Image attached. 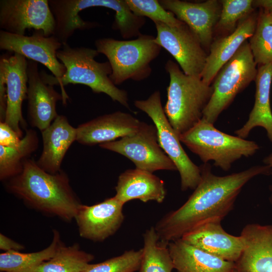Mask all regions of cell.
<instances>
[{
	"mask_svg": "<svg viewBox=\"0 0 272 272\" xmlns=\"http://www.w3.org/2000/svg\"><path fill=\"white\" fill-rule=\"evenodd\" d=\"M201 179L186 201L165 215L154 226L161 242L180 239L202 223L222 220L233 209L244 186L254 177L270 173L271 168L256 166L226 176L213 174L210 165L200 167Z\"/></svg>",
	"mask_w": 272,
	"mask_h": 272,
	"instance_id": "obj_1",
	"label": "cell"
},
{
	"mask_svg": "<svg viewBox=\"0 0 272 272\" xmlns=\"http://www.w3.org/2000/svg\"><path fill=\"white\" fill-rule=\"evenodd\" d=\"M7 189L28 207L66 221L75 219L82 205L62 170L50 174L27 159L22 172L10 179Z\"/></svg>",
	"mask_w": 272,
	"mask_h": 272,
	"instance_id": "obj_2",
	"label": "cell"
},
{
	"mask_svg": "<svg viewBox=\"0 0 272 272\" xmlns=\"http://www.w3.org/2000/svg\"><path fill=\"white\" fill-rule=\"evenodd\" d=\"M165 68L170 82L163 108L168 121L179 137L202 119L213 90L201 77L186 75L171 60L167 61Z\"/></svg>",
	"mask_w": 272,
	"mask_h": 272,
	"instance_id": "obj_3",
	"label": "cell"
},
{
	"mask_svg": "<svg viewBox=\"0 0 272 272\" xmlns=\"http://www.w3.org/2000/svg\"><path fill=\"white\" fill-rule=\"evenodd\" d=\"M99 54L93 48L72 47L67 43L62 44L57 52V57L65 66L66 71L62 78L53 85L60 87L64 104L69 97L63 86L81 84L89 87L95 93L106 94L113 101L129 109L127 92L117 87L110 79L112 69L109 61L101 62L95 60Z\"/></svg>",
	"mask_w": 272,
	"mask_h": 272,
	"instance_id": "obj_4",
	"label": "cell"
},
{
	"mask_svg": "<svg viewBox=\"0 0 272 272\" xmlns=\"http://www.w3.org/2000/svg\"><path fill=\"white\" fill-rule=\"evenodd\" d=\"M95 45L99 54L108 59L112 69L109 77L116 86L128 80L141 81L148 78L152 72L150 63L162 49L155 37L143 34L131 40L98 38Z\"/></svg>",
	"mask_w": 272,
	"mask_h": 272,
	"instance_id": "obj_5",
	"label": "cell"
},
{
	"mask_svg": "<svg viewBox=\"0 0 272 272\" xmlns=\"http://www.w3.org/2000/svg\"><path fill=\"white\" fill-rule=\"evenodd\" d=\"M179 137L205 164L213 161L215 166L224 171L242 157L252 156L259 149L255 142L224 133L202 118Z\"/></svg>",
	"mask_w": 272,
	"mask_h": 272,
	"instance_id": "obj_6",
	"label": "cell"
},
{
	"mask_svg": "<svg viewBox=\"0 0 272 272\" xmlns=\"http://www.w3.org/2000/svg\"><path fill=\"white\" fill-rule=\"evenodd\" d=\"M256 66L246 41L215 77L212 85L213 94L203 111L202 118L214 124L235 96L255 81Z\"/></svg>",
	"mask_w": 272,
	"mask_h": 272,
	"instance_id": "obj_7",
	"label": "cell"
},
{
	"mask_svg": "<svg viewBox=\"0 0 272 272\" xmlns=\"http://www.w3.org/2000/svg\"><path fill=\"white\" fill-rule=\"evenodd\" d=\"M134 106L150 117L157 130L160 146L175 164L180 177L181 189H194L201 179L200 167L189 158L165 113L159 91H155L147 99L137 100Z\"/></svg>",
	"mask_w": 272,
	"mask_h": 272,
	"instance_id": "obj_8",
	"label": "cell"
},
{
	"mask_svg": "<svg viewBox=\"0 0 272 272\" xmlns=\"http://www.w3.org/2000/svg\"><path fill=\"white\" fill-rule=\"evenodd\" d=\"M99 146L125 157L137 169L151 173L158 170H177L159 144L154 124L141 121L138 130L133 134Z\"/></svg>",
	"mask_w": 272,
	"mask_h": 272,
	"instance_id": "obj_9",
	"label": "cell"
},
{
	"mask_svg": "<svg viewBox=\"0 0 272 272\" xmlns=\"http://www.w3.org/2000/svg\"><path fill=\"white\" fill-rule=\"evenodd\" d=\"M62 46V44L54 36H46L40 31H35L31 36L0 31V49L20 54L44 65L53 75L43 70L40 72L41 75L51 85L59 81L66 71L65 66L57 57V52Z\"/></svg>",
	"mask_w": 272,
	"mask_h": 272,
	"instance_id": "obj_10",
	"label": "cell"
},
{
	"mask_svg": "<svg viewBox=\"0 0 272 272\" xmlns=\"http://www.w3.org/2000/svg\"><path fill=\"white\" fill-rule=\"evenodd\" d=\"M154 24L156 43L174 58L186 75L201 77L208 54L195 33L184 23L179 26Z\"/></svg>",
	"mask_w": 272,
	"mask_h": 272,
	"instance_id": "obj_11",
	"label": "cell"
},
{
	"mask_svg": "<svg viewBox=\"0 0 272 272\" xmlns=\"http://www.w3.org/2000/svg\"><path fill=\"white\" fill-rule=\"evenodd\" d=\"M0 27L20 35L33 29L50 36L54 34L55 21L48 0H1Z\"/></svg>",
	"mask_w": 272,
	"mask_h": 272,
	"instance_id": "obj_12",
	"label": "cell"
},
{
	"mask_svg": "<svg viewBox=\"0 0 272 272\" xmlns=\"http://www.w3.org/2000/svg\"><path fill=\"white\" fill-rule=\"evenodd\" d=\"M28 59L24 56L12 53L0 57V80L7 87V110L4 122L10 125L22 138L21 129L26 123L22 114V104L27 99L28 85Z\"/></svg>",
	"mask_w": 272,
	"mask_h": 272,
	"instance_id": "obj_13",
	"label": "cell"
},
{
	"mask_svg": "<svg viewBox=\"0 0 272 272\" xmlns=\"http://www.w3.org/2000/svg\"><path fill=\"white\" fill-rule=\"evenodd\" d=\"M124 205L115 196L91 206L82 204L74 219L80 237L102 242L114 235L124 221Z\"/></svg>",
	"mask_w": 272,
	"mask_h": 272,
	"instance_id": "obj_14",
	"label": "cell"
},
{
	"mask_svg": "<svg viewBox=\"0 0 272 272\" xmlns=\"http://www.w3.org/2000/svg\"><path fill=\"white\" fill-rule=\"evenodd\" d=\"M166 10L186 24L198 37L205 49L210 48L221 12L220 1L192 3L180 0H160Z\"/></svg>",
	"mask_w": 272,
	"mask_h": 272,
	"instance_id": "obj_15",
	"label": "cell"
},
{
	"mask_svg": "<svg viewBox=\"0 0 272 272\" xmlns=\"http://www.w3.org/2000/svg\"><path fill=\"white\" fill-rule=\"evenodd\" d=\"M27 73L29 121L32 126L42 131L58 115L56 109V103L58 101L63 102V97L54 89V86L47 84L43 80L37 62L28 59Z\"/></svg>",
	"mask_w": 272,
	"mask_h": 272,
	"instance_id": "obj_16",
	"label": "cell"
},
{
	"mask_svg": "<svg viewBox=\"0 0 272 272\" xmlns=\"http://www.w3.org/2000/svg\"><path fill=\"white\" fill-rule=\"evenodd\" d=\"M181 239L209 254L235 263L243 248L242 237L226 232L220 220L200 224L184 234Z\"/></svg>",
	"mask_w": 272,
	"mask_h": 272,
	"instance_id": "obj_17",
	"label": "cell"
},
{
	"mask_svg": "<svg viewBox=\"0 0 272 272\" xmlns=\"http://www.w3.org/2000/svg\"><path fill=\"white\" fill-rule=\"evenodd\" d=\"M141 122L132 115L121 111L103 115L79 125L76 141L86 146L113 142L137 132Z\"/></svg>",
	"mask_w": 272,
	"mask_h": 272,
	"instance_id": "obj_18",
	"label": "cell"
},
{
	"mask_svg": "<svg viewBox=\"0 0 272 272\" xmlns=\"http://www.w3.org/2000/svg\"><path fill=\"white\" fill-rule=\"evenodd\" d=\"M240 236L243 248L235 268L239 272H272V225L247 224Z\"/></svg>",
	"mask_w": 272,
	"mask_h": 272,
	"instance_id": "obj_19",
	"label": "cell"
},
{
	"mask_svg": "<svg viewBox=\"0 0 272 272\" xmlns=\"http://www.w3.org/2000/svg\"><path fill=\"white\" fill-rule=\"evenodd\" d=\"M257 17L258 14L252 13L242 20L232 33L212 41L201 74V79L205 83L211 85L223 65L252 36L256 28Z\"/></svg>",
	"mask_w": 272,
	"mask_h": 272,
	"instance_id": "obj_20",
	"label": "cell"
},
{
	"mask_svg": "<svg viewBox=\"0 0 272 272\" xmlns=\"http://www.w3.org/2000/svg\"><path fill=\"white\" fill-rule=\"evenodd\" d=\"M43 149L37 165L50 174L60 171L61 165L68 149L77 139V128L66 116L58 115L50 125L41 131Z\"/></svg>",
	"mask_w": 272,
	"mask_h": 272,
	"instance_id": "obj_21",
	"label": "cell"
},
{
	"mask_svg": "<svg viewBox=\"0 0 272 272\" xmlns=\"http://www.w3.org/2000/svg\"><path fill=\"white\" fill-rule=\"evenodd\" d=\"M114 195L123 204L139 199L144 202L164 201L166 195L164 181L153 173L135 168L121 173L115 187Z\"/></svg>",
	"mask_w": 272,
	"mask_h": 272,
	"instance_id": "obj_22",
	"label": "cell"
},
{
	"mask_svg": "<svg viewBox=\"0 0 272 272\" xmlns=\"http://www.w3.org/2000/svg\"><path fill=\"white\" fill-rule=\"evenodd\" d=\"M168 247L177 272H229L235 267L228 261L191 245L180 238Z\"/></svg>",
	"mask_w": 272,
	"mask_h": 272,
	"instance_id": "obj_23",
	"label": "cell"
},
{
	"mask_svg": "<svg viewBox=\"0 0 272 272\" xmlns=\"http://www.w3.org/2000/svg\"><path fill=\"white\" fill-rule=\"evenodd\" d=\"M255 103L244 125L235 131L237 136L245 139L256 126L263 127L272 143V112L270 92L272 81V64L259 65L255 78Z\"/></svg>",
	"mask_w": 272,
	"mask_h": 272,
	"instance_id": "obj_24",
	"label": "cell"
},
{
	"mask_svg": "<svg viewBox=\"0 0 272 272\" xmlns=\"http://www.w3.org/2000/svg\"><path fill=\"white\" fill-rule=\"evenodd\" d=\"M62 243L58 231L53 229L51 243L41 250L30 253L14 251L1 253L0 271L31 272L36 267L51 259Z\"/></svg>",
	"mask_w": 272,
	"mask_h": 272,
	"instance_id": "obj_25",
	"label": "cell"
},
{
	"mask_svg": "<svg viewBox=\"0 0 272 272\" xmlns=\"http://www.w3.org/2000/svg\"><path fill=\"white\" fill-rule=\"evenodd\" d=\"M39 145L36 132L32 129L27 130L19 144L15 147L0 146V179H10L20 174L23 163L34 152Z\"/></svg>",
	"mask_w": 272,
	"mask_h": 272,
	"instance_id": "obj_26",
	"label": "cell"
},
{
	"mask_svg": "<svg viewBox=\"0 0 272 272\" xmlns=\"http://www.w3.org/2000/svg\"><path fill=\"white\" fill-rule=\"evenodd\" d=\"M94 259V256L82 250L79 244L66 246L62 243L51 259L31 272H83Z\"/></svg>",
	"mask_w": 272,
	"mask_h": 272,
	"instance_id": "obj_27",
	"label": "cell"
},
{
	"mask_svg": "<svg viewBox=\"0 0 272 272\" xmlns=\"http://www.w3.org/2000/svg\"><path fill=\"white\" fill-rule=\"evenodd\" d=\"M143 242L139 272H172L174 265L168 244L160 241L154 226L146 230Z\"/></svg>",
	"mask_w": 272,
	"mask_h": 272,
	"instance_id": "obj_28",
	"label": "cell"
},
{
	"mask_svg": "<svg viewBox=\"0 0 272 272\" xmlns=\"http://www.w3.org/2000/svg\"><path fill=\"white\" fill-rule=\"evenodd\" d=\"M248 43L257 65L272 64V18L262 9L258 14L256 28Z\"/></svg>",
	"mask_w": 272,
	"mask_h": 272,
	"instance_id": "obj_29",
	"label": "cell"
},
{
	"mask_svg": "<svg viewBox=\"0 0 272 272\" xmlns=\"http://www.w3.org/2000/svg\"><path fill=\"white\" fill-rule=\"evenodd\" d=\"M219 19L215 28L219 33H231L239 23L253 12L252 0H223Z\"/></svg>",
	"mask_w": 272,
	"mask_h": 272,
	"instance_id": "obj_30",
	"label": "cell"
},
{
	"mask_svg": "<svg viewBox=\"0 0 272 272\" xmlns=\"http://www.w3.org/2000/svg\"><path fill=\"white\" fill-rule=\"evenodd\" d=\"M142 253V248L126 250L103 262L90 264L83 272H135L140 268Z\"/></svg>",
	"mask_w": 272,
	"mask_h": 272,
	"instance_id": "obj_31",
	"label": "cell"
},
{
	"mask_svg": "<svg viewBox=\"0 0 272 272\" xmlns=\"http://www.w3.org/2000/svg\"><path fill=\"white\" fill-rule=\"evenodd\" d=\"M131 11L136 15L148 17L154 23L160 22L170 26H179L183 22L171 12L165 9L157 0H126Z\"/></svg>",
	"mask_w": 272,
	"mask_h": 272,
	"instance_id": "obj_32",
	"label": "cell"
},
{
	"mask_svg": "<svg viewBox=\"0 0 272 272\" xmlns=\"http://www.w3.org/2000/svg\"><path fill=\"white\" fill-rule=\"evenodd\" d=\"M21 138L8 124L0 122V146L7 147H15L20 143Z\"/></svg>",
	"mask_w": 272,
	"mask_h": 272,
	"instance_id": "obj_33",
	"label": "cell"
},
{
	"mask_svg": "<svg viewBox=\"0 0 272 272\" xmlns=\"http://www.w3.org/2000/svg\"><path fill=\"white\" fill-rule=\"evenodd\" d=\"M25 247L2 233L0 234V249L7 251H21L24 250Z\"/></svg>",
	"mask_w": 272,
	"mask_h": 272,
	"instance_id": "obj_34",
	"label": "cell"
},
{
	"mask_svg": "<svg viewBox=\"0 0 272 272\" xmlns=\"http://www.w3.org/2000/svg\"><path fill=\"white\" fill-rule=\"evenodd\" d=\"M264 162L270 168H272V153L264 160Z\"/></svg>",
	"mask_w": 272,
	"mask_h": 272,
	"instance_id": "obj_35",
	"label": "cell"
},
{
	"mask_svg": "<svg viewBox=\"0 0 272 272\" xmlns=\"http://www.w3.org/2000/svg\"><path fill=\"white\" fill-rule=\"evenodd\" d=\"M270 188V191H271V193L269 199H270V201L271 203H272V184H271Z\"/></svg>",
	"mask_w": 272,
	"mask_h": 272,
	"instance_id": "obj_36",
	"label": "cell"
},
{
	"mask_svg": "<svg viewBox=\"0 0 272 272\" xmlns=\"http://www.w3.org/2000/svg\"><path fill=\"white\" fill-rule=\"evenodd\" d=\"M229 272H239L235 267L229 271Z\"/></svg>",
	"mask_w": 272,
	"mask_h": 272,
	"instance_id": "obj_37",
	"label": "cell"
},
{
	"mask_svg": "<svg viewBox=\"0 0 272 272\" xmlns=\"http://www.w3.org/2000/svg\"><path fill=\"white\" fill-rule=\"evenodd\" d=\"M267 13L269 14V15L272 18V9L269 12H267Z\"/></svg>",
	"mask_w": 272,
	"mask_h": 272,
	"instance_id": "obj_38",
	"label": "cell"
}]
</instances>
